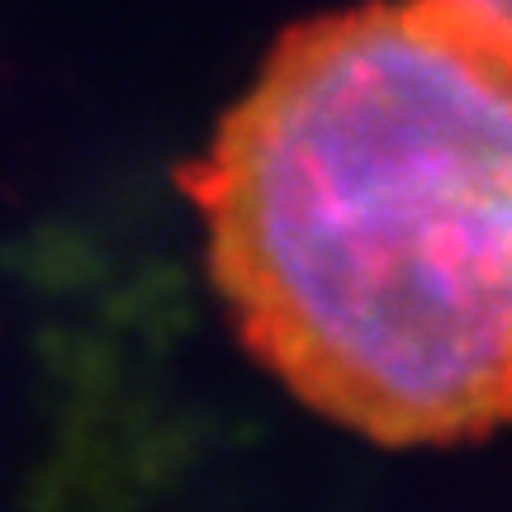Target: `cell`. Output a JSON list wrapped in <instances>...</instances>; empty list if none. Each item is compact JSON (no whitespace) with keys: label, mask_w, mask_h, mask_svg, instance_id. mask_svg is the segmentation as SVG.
Masks as SVG:
<instances>
[{"label":"cell","mask_w":512,"mask_h":512,"mask_svg":"<svg viewBox=\"0 0 512 512\" xmlns=\"http://www.w3.org/2000/svg\"><path fill=\"white\" fill-rule=\"evenodd\" d=\"M181 185L242 347L313 413L380 446L512 422V19L294 24Z\"/></svg>","instance_id":"6da1fadb"},{"label":"cell","mask_w":512,"mask_h":512,"mask_svg":"<svg viewBox=\"0 0 512 512\" xmlns=\"http://www.w3.org/2000/svg\"><path fill=\"white\" fill-rule=\"evenodd\" d=\"M470 5H484V10H494V15L512 19V0H470Z\"/></svg>","instance_id":"7a4b0ae2"}]
</instances>
